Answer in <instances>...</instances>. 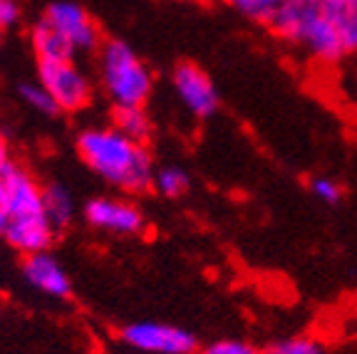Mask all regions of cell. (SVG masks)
<instances>
[{"mask_svg":"<svg viewBox=\"0 0 357 354\" xmlns=\"http://www.w3.org/2000/svg\"><path fill=\"white\" fill-rule=\"evenodd\" d=\"M77 151L97 176L107 183L139 194L154 183V161L144 144H137L114 127L87 129L77 137Z\"/></svg>","mask_w":357,"mask_h":354,"instance_id":"6da1fadb","label":"cell"},{"mask_svg":"<svg viewBox=\"0 0 357 354\" xmlns=\"http://www.w3.org/2000/svg\"><path fill=\"white\" fill-rule=\"evenodd\" d=\"M3 186H6V213L8 228L3 238L20 250L22 255L47 253L55 240V228L47 221L43 208V188L25 169L8 164L3 171Z\"/></svg>","mask_w":357,"mask_h":354,"instance_id":"7a4b0ae2","label":"cell"},{"mask_svg":"<svg viewBox=\"0 0 357 354\" xmlns=\"http://www.w3.org/2000/svg\"><path fill=\"white\" fill-rule=\"evenodd\" d=\"M268 25L280 40L301 45L320 62H340L347 55L337 33L320 10V0H283Z\"/></svg>","mask_w":357,"mask_h":354,"instance_id":"3957f363","label":"cell"},{"mask_svg":"<svg viewBox=\"0 0 357 354\" xmlns=\"http://www.w3.org/2000/svg\"><path fill=\"white\" fill-rule=\"evenodd\" d=\"M100 70L105 92L114 109L146 105L151 87H154V75L127 43L109 40L102 45Z\"/></svg>","mask_w":357,"mask_h":354,"instance_id":"277c9868","label":"cell"},{"mask_svg":"<svg viewBox=\"0 0 357 354\" xmlns=\"http://www.w3.org/2000/svg\"><path fill=\"white\" fill-rule=\"evenodd\" d=\"M119 339L134 352L144 354H194L196 337L189 330L164 322H132L119 332Z\"/></svg>","mask_w":357,"mask_h":354,"instance_id":"5b68a950","label":"cell"},{"mask_svg":"<svg viewBox=\"0 0 357 354\" xmlns=\"http://www.w3.org/2000/svg\"><path fill=\"white\" fill-rule=\"evenodd\" d=\"M40 84L62 111H79L92 100V84L73 62L40 65Z\"/></svg>","mask_w":357,"mask_h":354,"instance_id":"8992f818","label":"cell"},{"mask_svg":"<svg viewBox=\"0 0 357 354\" xmlns=\"http://www.w3.org/2000/svg\"><path fill=\"white\" fill-rule=\"evenodd\" d=\"M43 20L50 28H55L75 50H92L100 45V28H97L95 17L89 15L79 3H73V0L50 3Z\"/></svg>","mask_w":357,"mask_h":354,"instance_id":"52a82bcc","label":"cell"},{"mask_svg":"<svg viewBox=\"0 0 357 354\" xmlns=\"http://www.w3.org/2000/svg\"><path fill=\"white\" fill-rule=\"evenodd\" d=\"M172 84L176 92L178 102L186 107L194 116L199 119H208L216 114L218 109V92L213 87L211 77H208L199 65L194 62H181L174 67Z\"/></svg>","mask_w":357,"mask_h":354,"instance_id":"ba28073f","label":"cell"},{"mask_svg":"<svg viewBox=\"0 0 357 354\" xmlns=\"http://www.w3.org/2000/svg\"><path fill=\"white\" fill-rule=\"evenodd\" d=\"M84 218L89 226L117 236H137L144 231V216L129 201L119 199H92L84 206Z\"/></svg>","mask_w":357,"mask_h":354,"instance_id":"9c48e42d","label":"cell"},{"mask_svg":"<svg viewBox=\"0 0 357 354\" xmlns=\"http://www.w3.org/2000/svg\"><path fill=\"white\" fill-rule=\"evenodd\" d=\"M22 275L35 290L50 295V298H67L70 290H73V282H70V275L65 272V268L47 253L25 255Z\"/></svg>","mask_w":357,"mask_h":354,"instance_id":"30bf717a","label":"cell"},{"mask_svg":"<svg viewBox=\"0 0 357 354\" xmlns=\"http://www.w3.org/2000/svg\"><path fill=\"white\" fill-rule=\"evenodd\" d=\"M320 10L347 55L357 52V0H320Z\"/></svg>","mask_w":357,"mask_h":354,"instance_id":"8fae6325","label":"cell"},{"mask_svg":"<svg viewBox=\"0 0 357 354\" xmlns=\"http://www.w3.org/2000/svg\"><path fill=\"white\" fill-rule=\"evenodd\" d=\"M30 43H33L35 57H38L40 65H50V62H73L75 47L57 33L55 28H50L47 22L40 17L35 22L33 33H30Z\"/></svg>","mask_w":357,"mask_h":354,"instance_id":"7c38bea8","label":"cell"},{"mask_svg":"<svg viewBox=\"0 0 357 354\" xmlns=\"http://www.w3.org/2000/svg\"><path fill=\"white\" fill-rule=\"evenodd\" d=\"M43 208H45V216H47V221L52 223L55 231L67 228L70 221L75 218L73 194H70L65 186H60V183H50V186L43 188Z\"/></svg>","mask_w":357,"mask_h":354,"instance_id":"4fadbf2b","label":"cell"},{"mask_svg":"<svg viewBox=\"0 0 357 354\" xmlns=\"http://www.w3.org/2000/svg\"><path fill=\"white\" fill-rule=\"evenodd\" d=\"M119 134H124L127 139L144 144L151 134V122L149 114L144 111V107H124V109H114V124Z\"/></svg>","mask_w":357,"mask_h":354,"instance_id":"5bb4252c","label":"cell"},{"mask_svg":"<svg viewBox=\"0 0 357 354\" xmlns=\"http://www.w3.org/2000/svg\"><path fill=\"white\" fill-rule=\"evenodd\" d=\"M154 186L167 199H178L189 191V174L178 167H164L154 174Z\"/></svg>","mask_w":357,"mask_h":354,"instance_id":"9a60e30c","label":"cell"},{"mask_svg":"<svg viewBox=\"0 0 357 354\" xmlns=\"http://www.w3.org/2000/svg\"><path fill=\"white\" fill-rule=\"evenodd\" d=\"M223 3L256 22H271L278 8L283 6V0H223Z\"/></svg>","mask_w":357,"mask_h":354,"instance_id":"2e32d148","label":"cell"},{"mask_svg":"<svg viewBox=\"0 0 357 354\" xmlns=\"http://www.w3.org/2000/svg\"><path fill=\"white\" fill-rule=\"evenodd\" d=\"M20 97L25 105L33 107V109L40 111V114H55V111H60L55 102H52V97L47 94V89H45L40 82L20 84Z\"/></svg>","mask_w":357,"mask_h":354,"instance_id":"e0dca14e","label":"cell"},{"mask_svg":"<svg viewBox=\"0 0 357 354\" xmlns=\"http://www.w3.org/2000/svg\"><path fill=\"white\" fill-rule=\"evenodd\" d=\"M261 354H325V349H323V344L310 337H293V339H280V342L271 344V347Z\"/></svg>","mask_w":357,"mask_h":354,"instance_id":"ac0fdd59","label":"cell"},{"mask_svg":"<svg viewBox=\"0 0 357 354\" xmlns=\"http://www.w3.org/2000/svg\"><path fill=\"white\" fill-rule=\"evenodd\" d=\"M310 191L312 196L323 203H337L342 199V186L335 178H328V176H318L310 181Z\"/></svg>","mask_w":357,"mask_h":354,"instance_id":"d6986e66","label":"cell"},{"mask_svg":"<svg viewBox=\"0 0 357 354\" xmlns=\"http://www.w3.org/2000/svg\"><path fill=\"white\" fill-rule=\"evenodd\" d=\"M201 354H258V349L248 342H241V339H218V342L204 347Z\"/></svg>","mask_w":357,"mask_h":354,"instance_id":"ffe728a7","label":"cell"},{"mask_svg":"<svg viewBox=\"0 0 357 354\" xmlns=\"http://www.w3.org/2000/svg\"><path fill=\"white\" fill-rule=\"evenodd\" d=\"M17 17H20V8L15 0H0V30L15 25Z\"/></svg>","mask_w":357,"mask_h":354,"instance_id":"44dd1931","label":"cell"},{"mask_svg":"<svg viewBox=\"0 0 357 354\" xmlns=\"http://www.w3.org/2000/svg\"><path fill=\"white\" fill-rule=\"evenodd\" d=\"M6 228H8V213H6V203L0 201V236H6Z\"/></svg>","mask_w":357,"mask_h":354,"instance_id":"7402d4cb","label":"cell"},{"mask_svg":"<svg viewBox=\"0 0 357 354\" xmlns=\"http://www.w3.org/2000/svg\"><path fill=\"white\" fill-rule=\"evenodd\" d=\"M8 164H10V161H8V146H6V141L0 139V171H3Z\"/></svg>","mask_w":357,"mask_h":354,"instance_id":"603a6c76","label":"cell"},{"mask_svg":"<svg viewBox=\"0 0 357 354\" xmlns=\"http://www.w3.org/2000/svg\"><path fill=\"white\" fill-rule=\"evenodd\" d=\"M184 3H199V0H184Z\"/></svg>","mask_w":357,"mask_h":354,"instance_id":"cb8c5ba5","label":"cell"}]
</instances>
